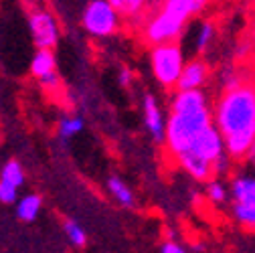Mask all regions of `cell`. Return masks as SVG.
Here are the masks:
<instances>
[{
	"instance_id": "13",
	"label": "cell",
	"mask_w": 255,
	"mask_h": 253,
	"mask_svg": "<svg viewBox=\"0 0 255 253\" xmlns=\"http://www.w3.org/2000/svg\"><path fill=\"white\" fill-rule=\"evenodd\" d=\"M55 71V57L51 51H37V55L30 61V73L39 79Z\"/></svg>"
},
{
	"instance_id": "23",
	"label": "cell",
	"mask_w": 255,
	"mask_h": 253,
	"mask_svg": "<svg viewBox=\"0 0 255 253\" xmlns=\"http://www.w3.org/2000/svg\"><path fill=\"white\" fill-rule=\"evenodd\" d=\"M14 199H16V186L6 182V180H0V201L14 203Z\"/></svg>"
},
{
	"instance_id": "17",
	"label": "cell",
	"mask_w": 255,
	"mask_h": 253,
	"mask_svg": "<svg viewBox=\"0 0 255 253\" xmlns=\"http://www.w3.org/2000/svg\"><path fill=\"white\" fill-rule=\"evenodd\" d=\"M215 35H217V28H215V24H213L211 20L201 22L199 33H197V39H195V47H197V51H199V53L209 51V47H211L213 41H215Z\"/></svg>"
},
{
	"instance_id": "7",
	"label": "cell",
	"mask_w": 255,
	"mask_h": 253,
	"mask_svg": "<svg viewBox=\"0 0 255 253\" xmlns=\"http://www.w3.org/2000/svg\"><path fill=\"white\" fill-rule=\"evenodd\" d=\"M28 22H30V33H33V41H35L37 49L39 51H51L59 39L55 18L45 10H37V12L30 14Z\"/></svg>"
},
{
	"instance_id": "11",
	"label": "cell",
	"mask_w": 255,
	"mask_h": 253,
	"mask_svg": "<svg viewBox=\"0 0 255 253\" xmlns=\"http://www.w3.org/2000/svg\"><path fill=\"white\" fill-rule=\"evenodd\" d=\"M211 0H164V2L158 6L160 10H164L168 16L176 18L178 22L186 24L193 16L201 14Z\"/></svg>"
},
{
	"instance_id": "4",
	"label": "cell",
	"mask_w": 255,
	"mask_h": 253,
	"mask_svg": "<svg viewBox=\"0 0 255 253\" xmlns=\"http://www.w3.org/2000/svg\"><path fill=\"white\" fill-rule=\"evenodd\" d=\"M150 65L156 81L164 89H174L178 85V79L182 75V69L186 65L182 49L178 43H166L150 49Z\"/></svg>"
},
{
	"instance_id": "6",
	"label": "cell",
	"mask_w": 255,
	"mask_h": 253,
	"mask_svg": "<svg viewBox=\"0 0 255 253\" xmlns=\"http://www.w3.org/2000/svg\"><path fill=\"white\" fill-rule=\"evenodd\" d=\"M184 26L182 22H178L176 18L168 16L164 10L158 8L152 18L146 22L144 26V41L152 47L158 45H166V43H176V39L184 33Z\"/></svg>"
},
{
	"instance_id": "22",
	"label": "cell",
	"mask_w": 255,
	"mask_h": 253,
	"mask_svg": "<svg viewBox=\"0 0 255 253\" xmlns=\"http://www.w3.org/2000/svg\"><path fill=\"white\" fill-rule=\"evenodd\" d=\"M122 2H124V14L126 16H136L146 8L148 0H122Z\"/></svg>"
},
{
	"instance_id": "5",
	"label": "cell",
	"mask_w": 255,
	"mask_h": 253,
	"mask_svg": "<svg viewBox=\"0 0 255 253\" xmlns=\"http://www.w3.org/2000/svg\"><path fill=\"white\" fill-rule=\"evenodd\" d=\"M83 26L95 37H110L118 30L120 12L110 4V0H91L83 10Z\"/></svg>"
},
{
	"instance_id": "12",
	"label": "cell",
	"mask_w": 255,
	"mask_h": 253,
	"mask_svg": "<svg viewBox=\"0 0 255 253\" xmlns=\"http://www.w3.org/2000/svg\"><path fill=\"white\" fill-rule=\"evenodd\" d=\"M176 162H178V166H180L184 172H188L190 176H193L195 180H199V182H209V180L215 178L213 164L201 160V158H197L195 154H190V152L178 156Z\"/></svg>"
},
{
	"instance_id": "8",
	"label": "cell",
	"mask_w": 255,
	"mask_h": 253,
	"mask_svg": "<svg viewBox=\"0 0 255 253\" xmlns=\"http://www.w3.org/2000/svg\"><path fill=\"white\" fill-rule=\"evenodd\" d=\"M188 152L195 154L197 158H201V160L213 164V166H215V162L219 160L221 156L227 154V150H225V140H223L221 132L215 128V124L211 126V128H207V130L197 138V142L193 144V148H190Z\"/></svg>"
},
{
	"instance_id": "29",
	"label": "cell",
	"mask_w": 255,
	"mask_h": 253,
	"mask_svg": "<svg viewBox=\"0 0 255 253\" xmlns=\"http://www.w3.org/2000/svg\"><path fill=\"white\" fill-rule=\"evenodd\" d=\"M26 2H30V0H26Z\"/></svg>"
},
{
	"instance_id": "19",
	"label": "cell",
	"mask_w": 255,
	"mask_h": 253,
	"mask_svg": "<svg viewBox=\"0 0 255 253\" xmlns=\"http://www.w3.org/2000/svg\"><path fill=\"white\" fill-rule=\"evenodd\" d=\"M81 128H83V122L79 118H63L59 124V136L63 140H67V138L75 136Z\"/></svg>"
},
{
	"instance_id": "16",
	"label": "cell",
	"mask_w": 255,
	"mask_h": 253,
	"mask_svg": "<svg viewBox=\"0 0 255 253\" xmlns=\"http://www.w3.org/2000/svg\"><path fill=\"white\" fill-rule=\"evenodd\" d=\"M108 186H110V193L114 195V199L120 203V205H124V207H132L134 205V193L128 188L118 176H112L110 178V182H108Z\"/></svg>"
},
{
	"instance_id": "27",
	"label": "cell",
	"mask_w": 255,
	"mask_h": 253,
	"mask_svg": "<svg viewBox=\"0 0 255 253\" xmlns=\"http://www.w3.org/2000/svg\"><path fill=\"white\" fill-rule=\"evenodd\" d=\"M130 79H132L130 71H128V69H124V71H122V75H120V81H122V85H130Z\"/></svg>"
},
{
	"instance_id": "24",
	"label": "cell",
	"mask_w": 255,
	"mask_h": 253,
	"mask_svg": "<svg viewBox=\"0 0 255 253\" xmlns=\"http://www.w3.org/2000/svg\"><path fill=\"white\" fill-rule=\"evenodd\" d=\"M160 253H186L184 247L176 241H164L162 247H160Z\"/></svg>"
},
{
	"instance_id": "14",
	"label": "cell",
	"mask_w": 255,
	"mask_h": 253,
	"mask_svg": "<svg viewBox=\"0 0 255 253\" xmlns=\"http://www.w3.org/2000/svg\"><path fill=\"white\" fill-rule=\"evenodd\" d=\"M205 195H207V199H209L213 205H225L227 201H231L229 186L223 182L221 178H213V180L207 182V186H205Z\"/></svg>"
},
{
	"instance_id": "2",
	"label": "cell",
	"mask_w": 255,
	"mask_h": 253,
	"mask_svg": "<svg viewBox=\"0 0 255 253\" xmlns=\"http://www.w3.org/2000/svg\"><path fill=\"white\" fill-rule=\"evenodd\" d=\"M213 126V108L203 89L174 91L170 100V114L166 118V154L176 158L186 154L197 138Z\"/></svg>"
},
{
	"instance_id": "20",
	"label": "cell",
	"mask_w": 255,
	"mask_h": 253,
	"mask_svg": "<svg viewBox=\"0 0 255 253\" xmlns=\"http://www.w3.org/2000/svg\"><path fill=\"white\" fill-rule=\"evenodd\" d=\"M65 233L71 239V243L77 245V247H83L85 241H87V235H85L83 227H79L75 221H67V223H65Z\"/></svg>"
},
{
	"instance_id": "26",
	"label": "cell",
	"mask_w": 255,
	"mask_h": 253,
	"mask_svg": "<svg viewBox=\"0 0 255 253\" xmlns=\"http://www.w3.org/2000/svg\"><path fill=\"white\" fill-rule=\"evenodd\" d=\"M245 162L249 164V168H251V172H255V144H253V148H251V152L247 154V158H245Z\"/></svg>"
},
{
	"instance_id": "3",
	"label": "cell",
	"mask_w": 255,
	"mask_h": 253,
	"mask_svg": "<svg viewBox=\"0 0 255 253\" xmlns=\"http://www.w3.org/2000/svg\"><path fill=\"white\" fill-rule=\"evenodd\" d=\"M231 219L249 233H255V172L237 170L229 180Z\"/></svg>"
},
{
	"instance_id": "10",
	"label": "cell",
	"mask_w": 255,
	"mask_h": 253,
	"mask_svg": "<svg viewBox=\"0 0 255 253\" xmlns=\"http://www.w3.org/2000/svg\"><path fill=\"white\" fill-rule=\"evenodd\" d=\"M144 124H146V130L150 132V136L154 138V142L164 144L166 122H164L160 106H158V102L152 93H146L144 96Z\"/></svg>"
},
{
	"instance_id": "28",
	"label": "cell",
	"mask_w": 255,
	"mask_h": 253,
	"mask_svg": "<svg viewBox=\"0 0 255 253\" xmlns=\"http://www.w3.org/2000/svg\"><path fill=\"white\" fill-rule=\"evenodd\" d=\"M249 33H251V37L255 39V6H253V10H251V18H249Z\"/></svg>"
},
{
	"instance_id": "21",
	"label": "cell",
	"mask_w": 255,
	"mask_h": 253,
	"mask_svg": "<svg viewBox=\"0 0 255 253\" xmlns=\"http://www.w3.org/2000/svg\"><path fill=\"white\" fill-rule=\"evenodd\" d=\"M233 162H235V160H233L229 154L221 156L219 160L215 162V166H213L215 178H223V176H229V178H231V174H233Z\"/></svg>"
},
{
	"instance_id": "18",
	"label": "cell",
	"mask_w": 255,
	"mask_h": 253,
	"mask_svg": "<svg viewBox=\"0 0 255 253\" xmlns=\"http://www.w3.org/2000/svg\"><path fill=\"white\" fill-rule=\"evenodd\" d=\"M0 180H6V182H10V184H14L18 188L22 184V180H24V174H22L20 164L16 160L6 162L4 168H2V172H0Z\"/></svg>"
},
{
	"instance_id": "25",
	"label": "cell",
	"mask_w": 255,
	"mask_h": 253,
	"mask_svg": "<svg viewBox=\"0 0 255 253\" xmlns=\"http://www.w3.org/2000/svg\"><path fill=\"white\" fill-rule=\"evenodd\" d=\"M41 85H43V87H57V85H59V77H57V73L53 71V73L41 77Z\"/></svg>"
},
{
	"instance_id": "1",
	"label": "cell",
	"mask_w": 255,
	"mask_h": 253,
	"mask_svg": "<svg viewBox=\"0 0 255 253\" xmlns=\"http://www.w3.org/2000/svg\"><path fill=\"white\" fill-rule=\"evenodd\" d=\"M213 124L233 160H245L255 144V81L221 89L213 106Z\"/></svg>"
},
{
	"instance_id": "9",
	"label": "cell",
	"mask_w": 255,
	"mask_h": 253,
	"mask_svg": "<svg viewBox=\"0 0 255 253\" xmlns=\"http://www.w3.org/2000/svg\"><path fill=\"white\" fill-rule=\"evenodd\" d=\"M211 77V67L205 59H190L186 61V65L182 69V75L178 79L176 91H197L203 89L209 83Z\"/></svg>"
},
{
	"instance_id": "15",
	"label": "cell",
	"mask_w": 255,
	"mask_h": 253,
	"mask_svg": "<svg viewBox=\"0 0 255 253\" xmlns=\"http://www.w3.org/2000/svg\"><path fill=\"white\" fill-rule=\"evenodd\" d=\"M39 211H41V197H39V195H28V197H24V199L18 203V209H16L18 219H22V221H35L37 215H39Z\"/></svg>"
}]
</instances>
